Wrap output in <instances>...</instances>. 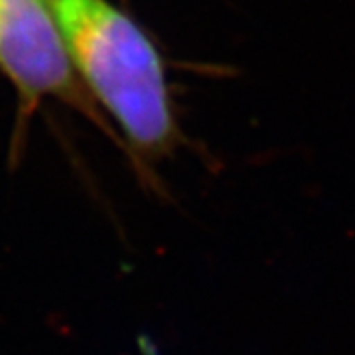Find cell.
I'll return each mask as SVG.
<instances>
[{
	"label": "cell",
	"instance_id": "1",
	"mask_svg": "<svg viewBox=\"0 0 355 355\" xmlns=\"http://www.w3.org/2000/svg\"><path fill=\"white\" fill-rule=\"evenodd\" d=\"M71 65L139 148L156 150L172 135L164 73L148 38L105 0H48Z\"/></svg>",
	"mask_w": 355,
	"mask_h": 355
},
{
	"label": "cell",
	"instance_id": "2",
	"mask_svg": "<svg viewBox=\"0 0 355 355\" xmlns=\"http://www.w3.org/2000/svg\"><path fill=\"white\" fill-rule=\"evenodd\" d=\"M0 67L30 95L71 85V60L48 0H0Z\"/></svg>",
	"mask_w": 355,
	"mask_h": 355
}]
</instances>
